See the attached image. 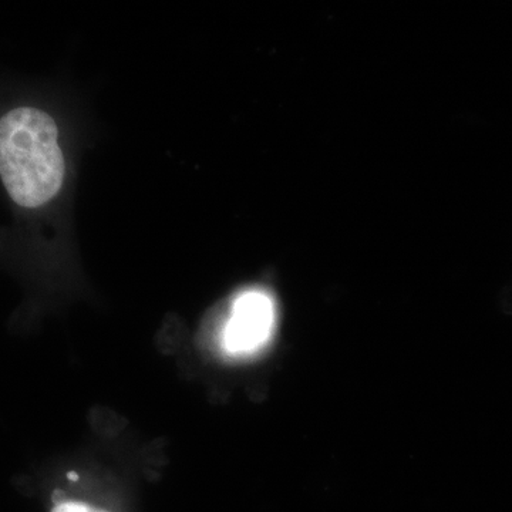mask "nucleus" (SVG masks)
Returning a JSON list of instances; mask_svg holds the SVG:
<instances>
[{
  "instance_id": "1",
  "label": "nucleus",
  "mask_w": 512,
  "mask_h": 512,
  "mask_svg": "<svg viewBox=\"0 0 512 512\" xmlns=\"http://www.w3.org/2000/svg\"><path fill=\"white\" fill-rule=\"evenodd\" d=\"M55 120L45 111L20 107L0 121V175L20 207L52 200L63 184L64 160Z\"/></svg>"
},
{
  "instance_id": "2",
  "label": "nucleus",
  "mask_w": 512,
  "mask_h": 512,
  "mask_svg": "<svg viewBox=\"0 0 512 512\" xmlns=\"http://www.w3.org/2000/svg\"><path fill=\"white\" fill-rule=\"evenodd\" d=\"M275 325L274 302L264 292L251 291L239 296L224 330L229 353L248 355L265 345Z\"/></svg>"
},
{
  "instance_id": "3",
  "label": "nucleus",
  "mask_w": 512,
  "mask_h": 512,
  "mask_svg": "<svg viewBox=\"0 0 512 512\" xmlns=\"http://www.w3.org/2000/svg\"><path fill=\"white\" fill-rule=\"evenodd\" d=\"M53 512H104L97 510V508L90 507V505L82 503H63L57 505Z\"/></svg>"
},
{
  "instance_id": "4",
  "label": "nucleus",
  "mask_w": 512,
  "mask_h": 512,
  "mask_svg": "<svg viewBox=\"0 0 512 512\" xmlns=\"http://www.w3.org/2000/svg\"><path fill=\"white\" fill-rule=\"evenodd\" d=\"M69 477L72 478V480H77V476L74 473L70 474Z\"/></svg>"
}]
</instances>
